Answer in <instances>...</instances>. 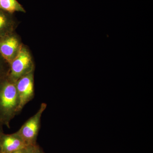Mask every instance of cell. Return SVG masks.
<instances>
[{"mask_svg":"<svg viewBox=\"0 0 153 153\" xmlns=\"http://www.w3.org/2000/svg\"><path fill=\"white\" fill-rule=\"evenodd\" d=\"M8 77L14 82L28 73L35 71V63L32 52L23 44L16 57L10 63Z\"/></svg>","mask_w":153,"mask_h":153,"instance_id":"cell-2","label":"cell"},{"mask_svg":"<svg viewBox=\"0 0 153 153\" xmlns=\"http://www.w3.org/2000/svg\"><path fill=\"white\" fill-rule=\"evenodd\" d=\"M30 146H28V147L25 148V149H22L20 150L16 151L10 153H28L29 152V149H30Z\"/></svg>","mask_w":153,"mask_h":153,"instance_id":"cell-11","label":"cell"},{"mask_svg":"<svg viewBox=\"0 0 153 153\" xmlns=\"http://www.w3.org/2000/svg\"><path fill=\"white\" fill-rule=\"evenodd\" d=\"M19 25V21L14 14L0 9V37L16 31Z\"/></svg>","mask_w":153,"mask_h":153,"instance_id":"cell-7","label":"cell"},{"mask_svg":"<svg viewBox=\"0 0 153 153\" xmlns=\"http://www.w3.org/2000/svg\"><path fill=\"white\" fill-rule=\"evenodd\" d=\"M28 153H44L38 145L30 146Z\"/></svg>","mask_w":153,"mask_h":153,"instance_id":"cell-10","label":"cell"},{"mask_svg":"<svg viewBox=\"0 0 153 153\" xmlns=\"http://www.w3.org/2000/svg\"><path fill=\"white\" fill-rule=\"evenodd\" d=\"M23 43L16 31L0 37V54L9 63L18 53Z\"/></svg>","mask_w":153,"mask_h":153,"instance_id":"cell-5","label":"cell"},{"mask_svg":"<svg viewBox=\"0 0 153 153\" xmlns=\"http://www.w3.org/2000/svg\"><path fill=\"white\" fill-rule=\"evenodd\" d=\"M3 125L0 122V140H1V137L3 134H4L3 130Z\"/></svg>","mask_w":153,"mask_h":153,"instance_id":"cell-12","label":"cell"},{"mask_svg":"<svg viewBox=\"0 0 153 153\" xmlns=\"http://www.w3.org/2000/svg\"><path fill=\"white\" fill-rule=\"evenodd\" d=\"M19 98L16 82L8 76L0 80V122L10 127V123L19 114Z\"/></svg>","mask_w":153,"mask_h":153,"instance_id":"cell-1","label":"cell"},{"mask_svg":"<svg viewBox=\"0 0 153 153\" xmlns=\"http://www.w3.org/2000/svg\"><path fill=\"white\" fill-rule=\"evenodd\" d=\"M17 132L10 134H3L0 140V153H10L28 147Z\"/></svg>","mask_w":153,"mask_h":153,"instance_id":"cell-6","label":"cell"},{"mask_svg":"<svg viewBox=\"0 0 153 153\" xmlns=\"http://www.w3.org/2000/svg\"><path fill=\"white\" fill-rule=\"evenodd\" d=\"M34 72L35 71H33L28 73L16 82L19 98V113L34 98L35 96Z\"/></svg>","mask_w":153,"mask_h":153,"instance_id":"cell-4","label":"cell"},{"mask_svg":"<svg viewBox=\"0 0 153 153\" xmlns=\"http://www.w3.org/2000/svg\"><path fill=\"white\" fill-rule=\"evenodd\" d=\"M10 63L0 54V80L8 76Z\"/></svg>","mask_w":153,"mask_h":153,"instance_id":"cell-9","label":"cell"},{"mask_svg":"<svg viewBox=\"0 0 153 153\" xmlns=\"http://www.w3.org/2000/svg\"><path fill=\"white\" fill-rule=\"evenodd\" d=\"M47 107L46 103H41L38 111L28 120L17 131L28 146H35L41 126L42 114Z\"/></svg>","mask_w":153,"mask_h":153,"instance_id":"cell-3","label":"cell"},{"mask_svg":"<svg viewBox=\"0 0 153 153\" xmlns=\"http://www.w3.org/2000/svg\"><path fill=\"white\" fill-rule=\"evenodd\" d=\"M0 9L12 14L16 12L26 13L23 6L17 0H0Z\"/></svg>","mask_w":153,"mask_h":153,"instance_id":"cell-8","label":"cell"}]
</instances>
